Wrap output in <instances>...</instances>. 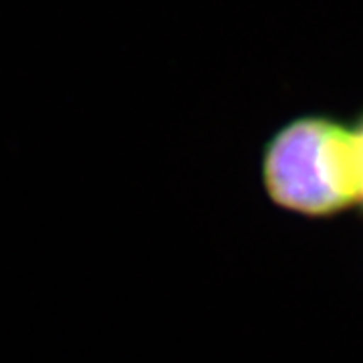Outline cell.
I'll list each match as a JSON object with an SVG mask.
<instances>
[{"mask_svg": "<svg viewBox=\"0 0 363 363\" xmlns=\"http://www.w3.org/2000/svg\"><path fill=\"white\" fill-rule=\"evenodd\" d=\"M262 178L279 206L303 216L337 214L357 202L351 130L319 116L286 123L267 143Z\"/></svg>", "mask_w": 363, "mask_h": 363, "instance_id": "6da1fadb", "label": "cell"}, {"mask_svg": "<svg viewBox=\"0 0 363 363\" xmlns=\"http://www.w3.org/2000/svg\"><path fill=\"white\" fill-rule=\"evenodd\" d=\"M351 147H353V168L357 182V200L363 202V117L355 128H351Z\"/></svg>", "mask_w": 363, "mask_h": 363, "instance_id": "7a4b0ae2", "label": "cell"}]
</instances>
